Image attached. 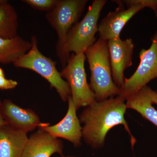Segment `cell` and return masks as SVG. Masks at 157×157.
Returning <instances> with one entry per match:
<instances>
[{
  "instance_id": "3957f363",
  "label": "cell",
  "mask_w": 157,
  "mask_h": 157,
  "mask_svg": "<svg viewBox=\"0 0 157 157\" xmlns=\"http://www.w3.org/2000/svg\"><path fill=\"white\" fill-rule=\"evenodd\" d=\"M88 2L87 0H58L54 8L45 14L48 23L57 35L56 51L63 68L67 63L64 48L68 33L78 22Z\"/></svg>"
},
{
  "instance_id": "8fae6325",
  "label": "cell",
  "mask_w": 157,
  "mask_h": 157,
  "mask_svg": "<svg viewBox=\"0 0 157 157\" xmlns=\"http://www.w3.org/2000/svg\"><path fill=\"white\" fill-rule=\"evenodd\" d=\"M2 112L7 124L27 133L49 124L42 122L33 110L19 107L9 99L2 101Z\"/></svg>"
},
{
  "instance_id": "cb8c5ba5",
  "label": "cell",
  "mask_w": 157,
  "mask_h": 157,
  "mask_svg": "<svg viewBox=\"0 0 157 157\" xmlns=\"http://www.w3.org/2000/svg\"><path fill=\"white\" fill-rule=\"evenodd\" d=\"M5 1V0H0V4H1V3L3 2H4V1Z\"/></svg>"
},
{
  "instance_id": "ffe728a7",
  "label": "cell",
  "mask_w": 157,
  "mask_h": 157,
  "mask_svg": "<svg viewBox=\"0 0 157 157\" xmlns=\"http://www.w3.org/2000/svg\"><path fill=\"white\" fill-rule=\"evenodd\" d=\"M2 101L0 100V128L5 125L7 124V123L3 117L2 112Z\"/></svg>"
},
{
  "instance_id": "5bb4252c",
  "label": "cell",
  "mask_w": 157,
  "mask_h": 157,
  "mask_svg": "<svg viewBox=\"0 0 157 157\" xmlns=\"http://www.w3.org/2000/svg\"><path fill=\"white\" fill-rule=\"evenodd\" d=\"M153 90L144 86L126 99L127 109L136 110L144 118L157 127V110L152 106V94Z\"/></svg>"
},
{
  "instance_id": "5b68a950",
  "label": "cell",
  "mask_w": 157,
  "mask_h": 157,
  "mask_svg": "<svg viewBox=\"0 0 157 157\" xmlns=\"http://www.w3.org/2000/svg\"><path fill=\"white\" fill-rule=\"evenodd\" d=\"M107 2L106 0L93 1L84 17L70 29L64 48L65 58L67 62L70 52L76 55L85 54L86 51L97 41L95 35L98 32V20Z\"/></svg>"
},
{
  "instance_id": "9c48e42d",
  "label": "cell",
  "mask_w": 157,
  "mask_h": 157,
  "mask_svg": "<svg viewBox=\"0 0 157 157\" xmlns=\"http://www.w3.org/2000/svg\"><path fill=\"white\" fill-rule=\"evenodd\" d=\"M108 43L113 80L120 88L124 82V72L132 65L135 44L131 38L122 40L120 37Z\"/></svg>"
},
{
  "instance_id": "7c38bea8",
  "label": "cell",
  "mask_w": 157,
  "mask_h": 157,
  "mask_svg": "<svg viewBox=\"0 0 157 157\" xmlns=\"http://www.w3.org/2000/svg\"><path fill=\"white\" fill-rule=\"evenodd\" d=\"M63 144L42 129L29 137L21 157H50L55 154L63 155Z\"/></svg>"
},
{
  "instance_id": "603a6c76",
  "label": "cell",
  "mask_w": 157,
  "mask_h": 157,
  "mask_svg": "<svg viewBox=\"0 0 157 157\" xmlns=\"http://www.w3.org/2000/svg\"><path fill=\"white\" fill-rule=\"evenodd\" d=\"M61 157H78L75 156H70V155L65 156V155H61Z\"/></svg>"
},
{
  "instance_id": "8992f818",
  "label": "cell",
  "mask_w": 157,
  "mask_h": 157,
  "mask_svg": "<svg viewBox=\"0 0 157 157\" xmlns=\"http://www.w3.org/2000/svg\"><path fill=\"white\" fill-rule=\"evenodd\" d=\"M86 59L84 53L72 54L67 65L60 72L62 78H66L70 86L71 98L77 110L96 101L86 79L84 67Z\"/></svg>"
},
{
  "instance_id": "7402d4cb",
  "label": "cell",
  "mask_w": 157,
  "mask_h": 157,
  "mask_svg": "<svg viewBox=\"0 0 157 157\" xmlns=\"http://www.w3.org/2000/svg\"><path fill=\"white\" fill-rule=\"evenodd\" d=\"M0 76H5L4 71L1 67H0Z\"/></svg>"
},
{
  "instance_id": "ac0fdd59",
  "label": "cell",
  "mask_w": 157,
  "mask_h": 157,
  "mask_svg": "<svg viewBox=\"0 0 157 157\" xmlns=\"http://www.w3.org/2000/svg\"><path fill=\"white\" fill-rule=\"evenodd\" d=\"M124 6L129 7L132 5L140 4L145 8L151 9L157 17V0H120Z\"/></svg>"
},
{
  "instance_id": "9a60e30c",
  "label": "cell",
  "mask_w": 157,
  "mask_h": 157,
  "mask_svg": "<svg viewBox=\"0 0 157 157\" xmlns=\"http://www.w3.org/2000/svg\"><path fill=\"white\" fill-rule=\"evenodd\" d=\"M32 47L31 42L17 36L12 39L0 37V63H14Z\"/></svg>"
},
{
  "instance_id": "52a82bcc",
  "label": "cell",
  "mask_w": 157,
  "mask_h": 157,
  "mask_svg": "<svg viewBox=\"0 0 157 157\" xmlns=\"http://www.w3.org/2000/svg\"><path fill=\"white\" fill-rule=\"evenodd\" d=\"M151 41L148 49L140 50V61L137 70L130 78H125L118 96L126 99L157 78V29Z\"/></svg>"
},
{
  "instance_id": "277c9868",
  "label": "cell",
  "mask_w": 157,
  "mask_h": 157,
  "mask_svg": "<svg viewBox=\"0 0 157 157\" xmlns=\"http://www.w3.org/2000/svg\"><path fill=\"white\" fill-rule=\"evenodd\" d=\"M31 42V49L15 61L13 65L16 67L29 69L39 74L48 81L52 87L55 89L62 101H68L71 97L70 86L58 71L56 62L40 52L36 36L32 37Z\"/></svg>"
},
{
  "instance_id": "4fadbf2b",
  "label": "cell",
  "mask_w": 157,
  "mask_h": 157,
  "mask_svg": "<svg viewBox=\"0 0 157 157\" xmlns=\"http://www.w3.org/2000/svg\"><path fill=\"white\" fill-rule=\"evenodd\" d=\"M27 133L8 124L0 128V157H21L28 140Z\"/></svg>"
},
{
  "instance_id": "ba28073f",
  "label": "cell",
  "mask_w": 157,
  "mask_h": 157,
  "mask_svg": "<svg viewBox=\"0 0 157 157\" xmlns=\"http://www.w3.org/2000/svg\"><path fill=\"white\" fill-rule=\"evenodd\" d=\"M112 2L117 4L115 11L109 12L98 25L100 39L109 41L120 37L123 29L135 14L144 9L140 4L132 5L126 9L120 0Z\"/></svg>"
},
{
  "instance_id": "44dd1931",
  "label": "cell",
  "mask_w": 157,
  "mask_h": 157,
  "mask_svg": "<svg viewBox=\"0 0 157 157\" xmlns=\"http://www.w3.org/2000/svg\"><path fill=\"white\" fill-rule=\"evenodd\" d=\"M152 101L153 104H156L157 105V90L153 91L152 94Z\"/></svg>"
},
{
  "instance_id": "e0dca14e",
  "label": "cell",
  "mask_w": 157,
  "mask_h": 157,
  "mask_svg": "<svg viewBox=\"0 0 157 157\" xmlns=\"http://www.w3.org/2000/svg\"><path fill=\"white\" fill-rule=\"evenodd\" d=\"M22 1L34 9L48 12L54 8L58 0H23Z\"/></svg>"
},
{
  "instance_id": "2e32d148",
  "label": "cell",
  "mask_w": 157,
  "mask_h": 157,
  "mask_svg": "<svg viewBox=\"0 0 157 157\" xmlns=\"http://www.w3.org/2000/svg\"><path fill=\"white\" fill-rule=\"evenodd\" d=\"M7 2L0 4V37L12 39L17 36L18 17L14 7Z\"/></svg>"
},
{
  "instance_id": "30bf717a",
  "label": "cell",
  "mask_w": 157,
  "mask_h": 157,
  "mask_svg": "<svg viewBox=\"0 0 157 157\" xmlns=\"http://www.w3.org/2000/svg\"><path fill=\"white\" fill-rule=\"evenodd\" d=\"M67 112L63 118L54 125L50 124L39 129L47 132L56 138L66 139L76 147L81 146L82 138V127L79 118L76 115V109L71 97L68 100Z\"/></svg>"
},
{
  "instance_id": "d6986e66",
  "label": "cell",
  "mask_w": 157,
  "mask_h": 157,
  "mask_svg": "<svg viewBox=\"0 0 157 157\" xmlns=\"http://www.w3.org/2000/svg\"><path fill=\"white\" fill-rule=\"evenodd\" d=\"M17 82L15 80L7 79L5 76H0V89L3 90H11L15 88L17 86Z\"/></svg>"
},
{
  "instance_id": "6da1fadb",
  "label": "cell",
  "mask_w": 157,
  "mask_h": 157,
  "mask_svg": "<svg viewBox=\"0 0 157 157\" xmlns=\"http://www.w3.org/2000/svg\"><path fill=\"white\" fill-rule=\"evenodd\" d=\"M126 99L120 96L95 102L86 107L79 115L82 127V138L93 148L104 146L106 136L110 129L123 125L130 136L132 148L136 139L131 133L124 115L127 109Z\"/></svg>"
},
{
  "instance_id": "7a4b0ae2",
  "label": "cell",
  "mask_w": 157,
  "mask_h": 157,
  "mask_svg": "<svg viewBox=\"0 0 157 157\" xmlns=\"http://www.w3.org/2000/svg\"><path fill=\"white\" fill-rule=\"evenodd\" d=\"M91 72L90 87L96 101L118 96L120 90L113 80L108 41L99 38L85 52Z\"/></svg>"
}]
</instances>
